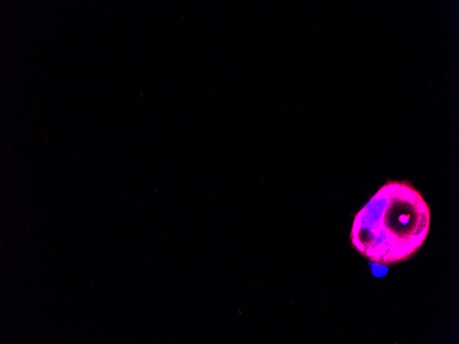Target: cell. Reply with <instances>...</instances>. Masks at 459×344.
<instances>
[{
	"instance_id": "obj_1",
	"label": "cell",
	"mask_w": 459,
	"mask_h": 344,
	"mask_svg": "<svg viewBox=\"0 0 459 344\" xmlns=\"http://www.w3.org/2000/svg\"><path fill=\"white\" fill-rule=\"evenodd\" d=\"M430 222L429 207L418 190L407 181H388L355 214L351 244L372 262H401L423 245Z\"/></svg>"
},
{
	"instance_id": "obj_2",
	"label": "cell",
	"mask_w": 459,
	"mask_h": 344,
	"mask_svg": "<svg viewBox=\"0 0 459 344\" xmlns=\"http://www.w3.org/2000/svg\"><path fill=\"white\" fill-rule=\"evenodd\" d=\"M372 273L378 277H383L388 272V268L384 264L377 262H372L371 264Z\"/></svg>"
}]
</instances>
